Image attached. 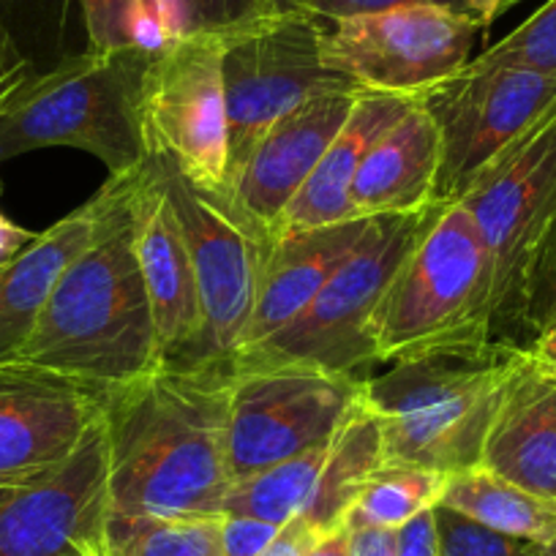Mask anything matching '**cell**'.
Instances as JSON below:
<instances>
[{
	"label": "cell",
	"mask_w": 556,
	"mask_h": 556,
	"mask_svg": "<svg viewBox=\"0 0 556 556\" xmlns=\"http://www.w3.org/2000/svg\"><path fill=\"white\" fill-rule=\"evenodd\" d=\"M232 366H159L104 395L106 510L139 518H218Z\"/></svg>",
	"instance_id": "1"
},
{
	"label": "cell",
	"mask_w": 556,
	"mask_h": 556,
	"mask_svg": "<svg viewBox=\"0 0 556 556\" xmlns=\"http://www.w3.org/2000/svg\"><path fill=\"white\" fill-rule=\"evenodd\" d=\"M159 366L164 361L134 251L128 194L110 227L63 273L9 368L50 374L106 395Z\"/></svg>",
	"instance_id": "2"
},
{
	"label": "cell",
	"mask_w": 556,
	"mask_h": 556,
	"mask_svg": "<svg viewBox=\"0 0 556 556\" xmlns=\"http://www.w3.org/2000/svg\"><path fill=\"white\" fill-rule=\"evenodd\" d=\"M374 363L491 355L489 256L464 202H434L371 319Z\"/></svg>",
	"instance_id": "3"
},
{
	"label": "cell",
	"mask_w": 556,
	"mask_h": 556,
	"mask_svg": "<svg viewBox=\"0 0 556 556\" xmlns=\"http://www.w3.org/2000/svg\"><path fill=\"white\" fill-rule=\"evenodd\" d=\"M153 52L88 50L34 74L0 110V162L41 148H74L99 159L110 178L148 162L142 83Z\"/></svg>",
	"instance_id": "4"
},
{
	"label": "cell",
	"mask_w": 556,
	"mask_h": 556,
	"mask_svg": "<svg viewBox=\"0 0 556 556\" xmlns=\"http://www.w3.org/2000/svg\"><path fill=\"white\" fill-rule=\"evenodd\" d=\"M521 352L412 357L366 379V404L382 429L384 464L440 475L480 467Z\"/></svg>",
	"instance_id": "5"
},
{
	"label": "cell",
	"mask_w": 556,
	"mask_h": 556,
	"mask_svg": "<svg viewBox=\"0 0 556 556\" xmlns=\"http://www.w3.org/2000/svg\"><path fill=\"white\" fill-rule=\"evenodd\" d=\"M489 256L494 350H523L529 287L556 238V117L496 159L462 197Z\"/></svg>",
	"instance_id": "6"
},
{
	"label": "cell",
	"mask_w": 556,
	"mask_h": 556,
	"mask_svg": "<svg viewBox=\"0 0 556 556\" xmlns=\"http://www.w3.org/2000/svg\"><path fill=\"white\" fill-rule=\"evenodd\" d=\"M426 216L429 207L409 216L371 218L368 232L336 267L306 312L270 341L240 355L232 366L298 363L341 374H357L374 366L368 319L401 256L415 243Z\"/></svg>",
	"instance_id": "7"
},
{
	"label": "cell",
	"mask_w": 556,
	"mask_h": 556,
	"mask_svg": "<svg viewBox=\"0 0 556 556\" xmlns=\"http://www.w3.org/2000/svg\"><path fill=\"white\" fill-rule=\"evenodd\" d=\"M366 379L298 363L232 366L227 458L235 480L333 440Z\"/></svg>",
	"instance_id": "8"
},
{
	"label": "cell",
	"mask_w": 556,
	"mask_h": 556,
	"mask_svg": "<svg viewBox=\"0 0 556 556\" xmlns=\"http://www.w3.org/2000/svg\"><path fill=\"white\" fill-rule=\"evenodd\" d=\"M323 20L308 12H276L224 34L227 186L278 117L319 90L350 83L323 63Z\"/></svg>",
	"instance_id": "9"
},
{
	"label": "cell",
	"mask_w": 556,
	"mask_h": 556,
	"mask_svg": "<svg viewBox=\"0 0 556 556\" xmlns=\"http://www.w3.org/2000/svg\"><path fill=\"white\" fill-rule=\"evenodd\" d=\"M151 159L194 265L202 308L197 366H229L254 312L262 265L273 238L260 232L224 191L191 184L167 159Z\"/></svg>",
	"instance_id": "10"
},
{
	"label": "cell",
	"mask_w": 556,
	"mask_h": 556,
	"mask_svg": "<svg viewBox=\"0 0 556 556\" xmlns=\"http://www.w3.org/2000/svg\"><path fill=\"white\" fill-rule=\"evenodd\" d=\"M417 101L431 112L442 137L434 202H456L496 159L556 117V77L469 61Z\"/></svg>",
	"instance_id": "11"
},
{
	"label": "cell",
	"mask_w": 556,
	"mask_h": 556,
	"mask_svg": "<svg viewBox=\"0 0 556 556\" xmlns=\"http://www.w3.org/2000/svg\"><path fill=\"white\" fill-rule=\"evenodd\" d=\"M480 23L447 7H401L328 23L323 63L355 88L420 99L472 61Z\"/></svg>",
	"instance_id": "12"
},
{
	"label": "cell",
	"mask_w": 556,
	"mask_h": 556,
	"mask_svg": "<svg viewBox=\"0 0 556 556\" xmlns=\"http://www.w3.org/2000/svg\"><path fill=\"white\" fill-rule=\"evenodd\" d=\"M224 34L194 30L153 52L142 83V134L148 156H162L191 184L227 186V101Z\"/></svg>",
	"instance_id": "13"
},
{
	"label": "cell",
	"mask_w": 556,
	"mask_h": 556,
	"mask_svg": "<svg viewBox=\"0 0 556 556\" xmlns=\"http://www.w3.org/2000/svg\"><path fill=\"white\" fill-rule=\"evenodd\" d=\"M106 516L101 424L47 478L0 491V556H99Z\"/></svg>",
	"instance_id": "14"
},
{
	"label": "cell",
	"mask_w": 556,
	"mask_h": 556,
	"mask_svg": "<svg viewBox=\"0 0 556 556\" xmlns=\"http://www.w3.org/2000/svg\"><path fill=\"white\" fill-rule=\"evenodd\" d=\"M104 395L50 377L0 368V491L61 469L99 424Z\"/></svg>",
	"instance_id": "15"
},
{
	"label": "cell",
	"mask_w": 556,
	"mask_h": 556,
	"mask_svg": "<svg viewBox=\"0 0 556 556\" xmlns=\"http://www.w3.org/2000/svg\"><path fill=\"white\" fill-rule=\"evenodd\" d=\"M131 235L139 273L153 308L164 366H197L202 344V308L194 265L151 156L134 175Z\"/></svg>",
	"instance_id": "16"
},
{
	"label": "cell",
	"mask_w": 556,
	"mask_h": 556,
	"mask_svg": "<svg viewBox=\"0 0 556 556\" xmlns=\"http://www.w3.org/2000/svg\"><path fill=\"white\" fill-rule=\"evenodd\" d=\"M361 93L350 83L319 90L262 134L245 167L224 191L260 232L273 238L281 213L314 173Z\"/></svg>",
	"instance_id": "17"
},
{
	"label": "cell",
	"mask_w": 556,
	"mask_h": 556,
	"mask_svg": "<svg viewBox=\"0 0 556 556\" xmlns=\"http://www.w3.org/2000/svg\"><path fill=\"white\" fill-rule=\"evenodd\" d=\"M134 173L110 178L83 207L36 235L0 270V368H9L39 323L52 290L83 251L99 240L131 194Z\"/></svg>",
	"instance_id": "18"
},
{
	"label": "cell",
	"mask_w": 556,
	"mask_h": 556,
	"mask_svg": "<svg viewBox=\"0 0 556 556\" xmlns=\"http://www.w3.org/2000/svg\"><path fill=\"white\" fill-rule=\"evenodd\" d=\"M368 224L371 218H355V222L333 224V227L278 235L270 240L265 265H262L254 312H251L232 363L245 352L270 341L292 319L306 312V306L317 298L336 267L361 243L363 235L368 232Z\"/></svg>",
	"instance_id": "19"
},
{
	"label": "cell",
	"mask_w": 556,
	"mask_h": 556,
	"mask_svg": "<svg viewBox=\"0 0 556 556\" xmlns=\"http://www.w3.org/2000/svg\"><path fill=\"white\" fill-rule=\"evenodd\" d=\"M480 467L556 502V374L521 352L494 417Z\"/></svg>",
	"instance_id": "20"
},
{
	"label": "cell",
	"mask_w": 556,
	"mask_h": 556,
	"mask_svg": "<svg viewBox=\"0 0 556 556\" xmlns=\"http://www.w3.org/2000/svg\"><path fill=\"white\" fill-rule=\"evenodd\" d=\"M442 164L440 126L420 101L379 134L352 184L357 218L409 216L434 205Z\"/></svg>",
	"instance_id": "21"
},
{
	"label": "cell",
	"mask_w": 556,
	"mask_h": 556,
	"mask_svg": "<svg viewBox=\"0 0 556 556\" xmlns=\"http://www.w3.org/2000/svg\"><path fill=\"white\" fill-rule=\"evenodd\" d=\"M415 101L417 99H406V96L363 90L344 126L339 128L328 151L314 167V173L308 175L295 200L281 213L276 229H273V238L355 222L357 216L352 211L350 194L357 169H361L368 148L379 139V134L393 126Z\"/></svg>",
	"instance_id": "22"
},
{
	"label": "cell",
	"mask_w": 556,
	"mask_h": 556,
	"mask_svg": "<svg viewBox=\"0 0 556 556\" xmlns=\"http://www.w3.org/2000/svg\"><path fill=\"white\" fill-rule=\"evenodd\" d=\"M382 464V429H379V420L371 406L366 404V390H363V399L346 412L333 440H330L317 483H314V491L301 516L319 534L344 527L352 507L361 500L363 489Z\"/></svg>",
	"instance_id": "23"
},
{
	"label": "cell",
	"mask_w": 556,
	"mask_h": 556,
	"mask_svg": "<svg viewBox=\"0 0 556 556\" xmlns=\"http://www.w3.org/2000/svg\"><path fill=\"white\" fill-rule=\"evenodd\" d=\"M442 505L529 543L545 545L556 538V502L529 494L485 467L447 475Z\"/></svg>",
	"instance_id": "24"
},
{
	"label": "cell",
	"mask_w": 556,
	"mask_h": 556,
	"mask_svg": "<svg viewBox=\"0 0 556 556\" xmlns=\"http://www.w3.org/2000/svg\"><path fill=\"white\" fill-rule=\"evenodd\" d=\"M99 556H224L218 518H139L106 510Z\"/></svg>",
	"instance_id": "25"
},
{
	"label": "cell",
	"mask_w": 556,
	"mask_h": 556,
	"mask_svg": "<svg viewBox=\"0 0 556 556\" xmlns=\"http://www.w3.org/2000/svg\"><path fill=\"white\" fill-rule=\"evenodd\" d=\"M328 445L235 480L224 500V516H251L278 527L301 516L317 483Z\"/></svg>",
	"instance_id": "26"
},
{
	"label": "cell",
	"mask_w": 556,
	"mask_h": 556,
	"mask_svg": "<svg viewBox=\"0 0 556 556\" xmlns=\"http://www.w3.org/2000/svg\"><path fill=\"white\" fill-rule=\"evenodd\" d=\"M447 475L404 464H382L352 507L346 527L399 529L424 510L440 505Z\"/></svg>",
	"instance_id": "27"
},
{
	"label": "cell",
	"mask_w": 556,
	"mask_h": 556,
	"mask_svg": "<svg viewBox=\"0 0 556 556\" xmlns=\"http://www.w3.org/2000/svg\"><path fill=\"white\" fill-rule=\"evenodd\" d=\"M151 3L156 7L167 41L194 30L227 34L265 14H276L267 0H151Z\"/></svg>",
	"instance_id": "28"
},
{
	"label": "cell",
	"mask_w": 556,
	"mask_h": 556,
	"mask_svg": "<svg viewBox=\"0 0 556 556\" xmlns=\"http://www.w3.org/2000/svg\"><path fill=\"white\" fill-rule=\"evenodd\" d=\"M480 66H518L556 77V0H548L513 34L472 58Z\"/></svg>",
	"instance_id": "29"
},
{
	"label": "cell",
	"mask_w": 556,
	"mask_h": 556,
	"mask_svg": "<svg viewBox=\"0 0 556 556\" xmlns=\"http://www.w3.org/2000/svg\"><path fill=\"white\" fill-rule=\"evenodd\" d=\"M434 523L440 556H543L538 543L483 527L442 502L434 505Z\"/></svg>",
	"instance_id": "30"
},
{
	"label": "cell",
	"mask_w": 556,
	"mask_h": 556,
	"mask_svg": "<svg viewBox=\"0 0 556 556\" xmlns=\"http://www.w3.org/2000/svg\"><path fill=\"white\" fill-rule=\"evenodd\" d=\"M90 50L131 47V23L142 0H79Z\"/></svg>",
	"instance_id": "31"
},
{
	"label": "cell",
	"mask_w": 556,
	"mask_h": 556,
	"mask_svg": "<svg viewBox=\"0 0 556 556\" xmlns=\"http://www.w3.org/2000/svg\"><path fill=\"white\" fill-rule=\"evenodd\" d=\"M556 325V238L545 249L538 270H534L532 287H529L527 319H523V350L538 339L543 330Z\"/></svg>",
	"instance_id": "32"
},
{
	"label": "cell",
	"mask_w": 556,
	"mask_h": 556,
	"mask_svg": "<svg viewBox=\"0 0 556 556\" xmlns=\"http://www.w3.org/2000/svg\"><path fill=\"white\" fill-rule=\"evenodd\" d=\"M401 7H447L456 12H467L464 0H308L306 12L323 23H339V20L390 12V9Z\"/></svg>",
	"instance_id": "33"
},
{
	"label": "cell",
	"mask_w": 556,
	"mask_h": 556,
	"mask_svg": "<svg viewBox=\"0 0 556 556\" xmlns=\"http://www.w3.org/2000/svg\"><path fill=\"white\" fill-rule=\"evenodd\" d=\"M278 523L251 516H222L224 556H260L278 534Z\"/></svg>",
	"instance_id": "34"
},
{
	"label": "cell",
	"mask_w": 556,
	"mask_h": 556,
	"mask_svg": "<svg viewBox=\"0 0 556 556\" xmlns=\"http://www.w3.org/2000/svg\"><path fill=\"white\" fill-rule=\"evenodd\" d=\"M30 77H34V66H30L28 58L20 52L12 34L0 25V110H3V104H7Z\"/></svg>",
	"instance_id": "35"
},
{
	"label": "cell",
	"mask_w": 556,
	"mask_h": 556,
	"mask_svg": "<svg viewBox=\"0 0 556 556\" xmlns=\"http://www.w3.org/2000/svg\"><path fill=\"white\" fill-rule=\"evenodd\" d=\"M395 556H440L434 507L395 529Z\"/></svg>",
	"instance_id": "36"
},
{
	"label": "cell",
	"mask_w": 556,
	"mask_h": 556,
	"mask_svg": "<svg viewBox=\"0 0 556 556\" xmlns=\"http://www.w3.org/2000/svg\"><path fill=\"white\" fill-rule=\"evenodd\" d=\"M323 538L325 534H319L306 518L295 516L278 529L276 538L270 540V545L260 556H308Z\"/></svg>",
	"instance_id": "37"
},
{
	"label": "cell",
	"mask_w": 556,
	"mask_h": 556,
	"mask_svg": "<svg viewBox=\"0 0 556 556\" xmlns=\"http://www.w3.org/2000/svg\"><path fill=\"white\" fill-rule=\"evenodd\" d=\"M350 556H395V529L350 527Z\"/></svg>",
	"instance_id": "38"
},
{
	"label": "cell",
	"mask_w": 556,
	"mask_h": 556,
	"mask_svg": "<svg viewBox=\"0 0 556 556\" xmlns=\"http://www.w3.org/2000/svg\"><path fill=\"white\" fill-rule=\"evenodd\" d=\"M34 238L36 232L20 227V224H14L12 218H7L3 213H0V270H3L7 265H12Z\"/></svg>",
	"instance_id": "39"
},
{
	"label": "cell",
	"mask_w": 556,
	"mask_h": 556,
	"mask_svg": "<svg viewBox=\"0 0 556 556\" xmlns=\"http://www.w3.org/2000/svg\"><path fill=\"white\" fill-rule=\"evenodd\" d=\"M523 352H527L529 361H532L534 366L543 368V371L548 374H556V325L554 328L543 330V333H540Z\"/></svg>",
	"instance_id": "40"
},
{
	"label": "cell",
	"mask_w": 556,
	"mask_h": 556,
	"mask_svg": "<svg viewBox=\"0 0 556 556\" xmlns=\"http://www.w3.org/2000/svg\"><path fill=\"white\" fill-rule=\"evenodd\" d=\"M518 0H464V9H467L469 17H475L480 23V28H491L507 9L516 7Z\"/></svg>",
	"instance_id": "41"
},
{
	"label": "cell",
	"mask_w": 556,
	"mask_h": 556,
	"mask_svg": "<svg viewBox=\"0 0 556 556\" xmlns=\"http://www.w3.org/2000/svg\"><path fill=\"white\" fill-rule=\"evenodd\" d=\"M308 556H350V527H339L325 534Z\"/></svg>",
	"instance_id": "42"
},
{
	"label": "cell",
	"mask_w": 556,
	"mask_h": 556,
	"mask_svg": "<svg viewBox=\"0 0 556 556\" xmlns=\"http://www.w3.org/2000/svg\"><path fill=\"white\" fill-rule=\"evenodd\" d=\"M276 12H306L308 0H267Z\"/></svg>",
	"instance_id": "43"
},
{
	"label": "cell",
	"mask_w": 556,
	"mask_h": 556,
	"mask_svg": "<svg viewBox=\"0 0 556 556\" xmlns=\"http://www.w3.org/2000/svg\"><path fill=\"white\" fill-rule=\"evenodd\" d=\"M540 551H543V556H556V538L551 540V543L540 545Z\"/></svg>",
	"instance_id": "44"
}]
</instances>
